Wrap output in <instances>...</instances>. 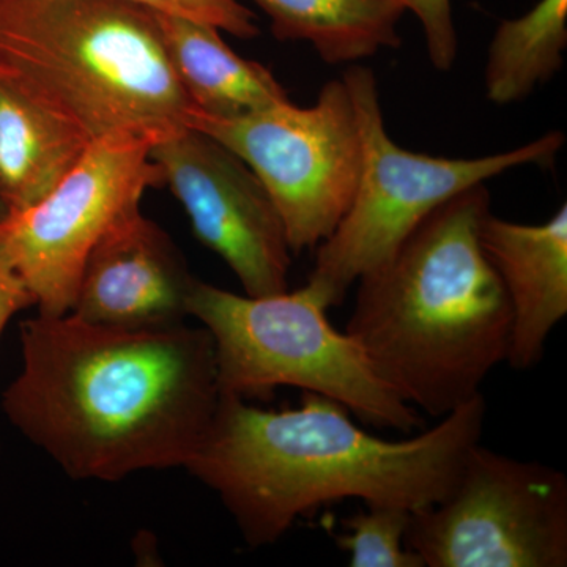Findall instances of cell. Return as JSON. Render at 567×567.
Wrapping results in <instances>:
<instances>
[{
	"mask_svg": "<svg viewBox=\"0 0 567 567\" xmlns=\"http://www.w3.org/2000/svg\"><path fill=\"white\" fill-rule=\"evenodd\" d=\"M21 352L3 412L73 480L185 468L221 398L203 324L130 330L37 315L21 323Z\"/></svg>",
	"mask_w": 567,
	"mask_h": 567,
	"instance_id": "1",
	"label": "cell"
},
{
	"mask_svg": "<svg viewBox=\"0 0 567 567\" xmlns=\"http://www.w3.org/2000/svg\"><path fill=\"white\" fill-rule=\"evenodd\" d=\"M350 415L315 393L279 412L221 394L185 468L219 496L249 547L270 546L298 518L342 499L410 513L435 505L481 442L487 404L476 395L402 440L369 434Z\"/></svg>",
	"mask_w": 567,
	"mask_h": 567,
	"instance_id": "2",
	"label": "cell"
},
{
	"mask_svg": "<svg viewBox=\"0 0 567 567\" xmlns=\"http://www.w3.org/2000/svg\"><path fill=\"white\" fill-rule=\"evenodd\" d=\"M486 183L435 208L357 281L346 333L406 404L434 417L472 401L506 361L513 312L481 245Z\"/></svg>",
	"mask_w": 567,
	"mask_h": 567,
	"instance_id": "3",
	"label": "cell"
},
{
	"mask_svg": "<svg viewBox=\"0 0 567 567\" xmlns=\"http://www.w3.org/2000/svg\"><path fill=\"white\" fill-rule=\"evenodd\" d=\"M0 69L93 140L155 144L188 128L193 106L155 11L123 0H0Z\"/></svg>",
	"mask_w": 567,
	"mask_h": 567,
	"instance_id": "4",
	"label": "cell"
},
{
	"mask_svg": "<svg viewBox=\"0 0 567 567\" xmlns=\"http://www.w3.org/2000/svg\"><path fill=\"white\" fill-rule=\"evenodd\" d=\"M308 287L251 297L194 279L188 315L212 336L221 394L267 399L298 388L333 399L375 429L410 435L420 412L386 385L361 346L336 330Z\"/></svg>",
	"mask_w": 567,
	"mask_h": 567,
	"instance_id": "5",
	"label": "cell"
},
{
	"mask_svg": "<svg viewBox=\"0 0 567 567\" xmlns=\"http://www.w3.org/2000/svg\"><path fill=\"white\" fill-rule=\"evenodd\" d=\"M342 80L357 111L363 169L344 218L317 246L306 284L327 309L341 306L358 279L385 262L440 205L516 167H550L566 142L561 132H550L513 151L477 158L405 151L386 132L374 71L353 63Z\"/></svg>",
	"mask_w": 567,
	"mask_h": 567,
	"instance_id": "6",
	"label": "cell"
},
{
	"mask_svg": "<svg viewBox=\"0 0 567 567\" xmlns=\"http://www.w3.org/2000/svg\"><path fill=\"white\" fill-rule=\"evenodd\" d=\"M188 128L221 142L257 175L278 208L293 254L317 249L344 218L363 169V142L344 80L317 102H292L240 117L192 111Z\"/></svg>",
	"mask_w": 567,
	"mask_h": 567,
	"instance_id": "7",
	"label": "cell"
},
{
	"mask_svg": "<svg viewBox=\"0 0 567 567\" xmlns=\"http://www.w3.org/2000/svg\"><path fill=\"white\" fill-rule=\"evenodd\" d=\"M405 544L424 567H566L567 477L476 443L445 498L410 514Z\"/></svg>",
	"mask_w": 567,
	"mask_h": 567,
	"instance_id": "8",
	"label": "cell"
},
{
	"mask_svg": "<svg viewBox=\"0 0 567 567\" xmlns=\"http://www.w3.org/2000/svg\"><path fill=\"white\" fill-rule=\"evenodd\" d=\"M152 144L130 134L92 142L44 199L0 221V254L32 293L39 315H69L82 267L104 233L153 186L163 185Z\"/></svg>",
	"mask_w": 567,
	"mask_h": 567,
	"instance_id": "9",
	"label": "cell"
},
{
	"mask_svg": "<svg viewBox=\"0 0 567 567\" xmlns=\"http://www.w3.org/2000/svg\"><path fill=\"white\" fill-rule=\"evenodd\" d=\"M153 163L192 224L251 297L289 289L292 249L278 208L251 167L221 142L185 128L155 142Z\"/></svg>",
	"mask_w": 567,
	"mask_h": 567,
	"instance_id": "10",
	"label": "cell"
},
{
	"mask_svg": "<svg viewBox=\"0 0 567 567\" xmlns=\"http://www.w3.org/2000/svg\"><path fill=\"white\" fill-rule=\"evenodd\" d=\"M194 279L169 235L133 208L93 246L69 315L130 330L173 327L189 317Z\"/></svg>",
	"mask_w": 567,
	"mask_h": 567,
	"instance_id": "11",
	"label": "cell"
},
{
	"mask_svg": "<svg viewBox=\"0 0 567 567\" xmlns=\"http://www.w3.org/2000/svg\"><path fill=\"white\" fill-rule=\"evenodd\" d=\"M480 237L513 312L506 363L527 371L543 360L567 315V205L543 224L506 221L488 212Z\"/></svg>",
	"mask_w": 567,
	"mask_h": 567,
	"instance_id": "12",
	"label": "cell"
},
{
	"mask_svg": "<svg viewBox=\"0 0 567 567\" xmlns=\"http://www.w3.org/2000/svg\"><path fill=\"white\" fill-rule=\"evenodd\" d=\"M93 141L81 123L0 69V205L7 215L44 199Z\"/></svg>",
	"mask_w": 567,
	"mask_h": 567,
	"instance_id": "13",
	"label": "cell"
},
{
	"mask_svg": "<svg viewBox=\"0 0 567 567\" xmlns=\"http://www.w3.org/2000/svg\"><path fill=\"white\" fill-rule=\"evenodd\" d=\"M155 17L164 50L193 111L233 118L290 102L271 70L238 55L215 25L173 14Z\"/></svg>",
	"mask_w": 567,
	"mask_h": 567,
	"instance_id": "14",
	"label": "cell"
},
{
	"mask_svg": "<svg viewBox=\"0 0 567 567\" xmlns=\"http://www.w3.org/2000/svg\"><path fill=\"white\" fill-rule=\"evenodd\" d=\"M270 18L279 41H306L331 65L401 47V0H252Z\"/></svg>",
	"mask_w": 567,
	"mask_h": 567,
	"instance_id": "15",
	"label": "cell"
},
{
	"mask_svg": "<svg viewBox=\"0 0 567 567\" xmlns=\"http://www.w3.org/2000/svg\"><path fill=\"white\" fill-rule=\"evenodd\" d=\"M567 0H539L524 17L496 28L484 69L486 99L507 106L527 99L563 69Z\"/></svg>",
	"mask_w": 567,
	"mask_h": 567,
	"instance_id": "16",
	"label": "cell"
},
{
	"mask_svg": "<svg viewBox=\"0 0 567 567\" xmlns=\"http://www.w3.org/2000/svg\"><path fill=\"white\" fill-rule=\"evenodd\" d=\"M410 514L404 507L365 506L346 518V532L336 543L349 554L352 567H424L405 544Z\"/></svg>",
	"mask_w": 567,
	"mask_h": 567,
	"instance_id": "17",
	"label": "cell"
},
{
	"mask_svg": "<svg viewBox=\"0 0 567 567\" xmlns=\"http://www.w3.org/2000/svg\"><path fill=\"white\" fill-rule=\"evenodd\" d=\"M155 13L173 14L207 22L237 39L251 40L259 35L256 14L238 0H123Z\"/></svg>",
	"mask_w": 567,
	"mask_h": 567,
	"instance_id": "18",
	"label": "cell"
},
{
	"mask_svg": "<svg viewBox=\"0 0 567 567\" xmlns=\"http://www.w3.org/2000/svg\"><path fill=\"white\" fill-rule=\"evenodd\" d=\"M423 25L425 47L432 66L439 71L453 69L457 58V33L451 0H401Z\"/></svg>",
	"mask_w": 567,
	"mask_h": 567,
	"instance_id": "19",
	"label": "cell"
},
{
	"mask_svg": "<svg viewBox=\"0 0 567 567\" xmlns=\"http://www.w3.org/2000/svg\"><path fill=\"white\" fill-rule=\"evenodd\" d=\"M31 306H35L32 293L29 292L20 276L0 254V336H2L3 328L10 322L11 317L17 316L22 309L31 308Z\"/></svg>",
	"mask_w": 567,
	"mask_h": 567,
	"instance_id": "20",
	"label": "cell"
},
{
	"mask_svg": "<svg viewBox=\"0 0 567 567\" xmlns=\"http://www.w3.org/2000/svg\"><path fill=\"white\" fill-rule=\"evenodd\" d=\"M7 212L3 210L2 205H0V221H2L3 218H6Z\"/></svg>",
	"mask_w": 567,
	"mask_h": 567,
	"instance_id": "21",
	"label": "cell"
}]
</instances>
